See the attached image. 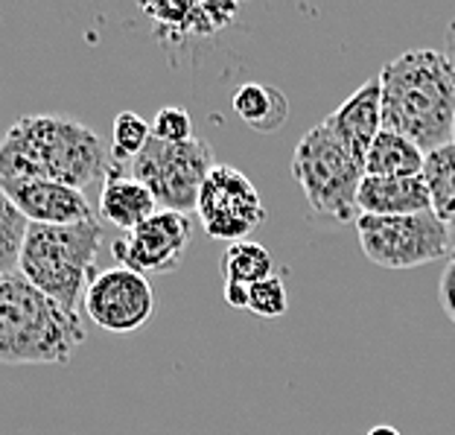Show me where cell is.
Returning <instances> with one entry per match:
<instances>
[{"mask_svg":"<svg viewBox=\"0 0 455 435\" xmlns=\"http://www.w3.org/2000/svg\"><path fill=\"white\" fill-rule=\"evenodd\" d=\"M149 141H152V123H147L134 111H120L114 117V132H111V164L129 167L149 147Z\"/></svg>","mask_w":455,"mask_h":435,"instance_id":"ffe728a7","label":"cell"},{"mask_svg":"<svg viewBox=\"0 0 455 435\" xmlns=\"http://www.w3.org/2000/svg\"><path fill=\"white\" fill-rule=\"evenodd\" d=\"M248 310L260 318H281L289 310V293L286 284L277 275L266 278V281L251 286V295H248Z\"/></svg>","mask_w":455,"mask_h":435,"instance_id":"7402d4cb","label":"cell"},{"mask_svg":"<svg viewBox=\"0 0 455 435\" xmlns=\"http://www.w3.org/2000/svg\"><path fill=\"white\" fill-rule=\"evenodd\" d=\"M275 275V261L268 248L254 240L231 243L222 254V278L225 284H243L254 286Z\"/></svg>","mask_w":455,"mask_h":435,"instance_id":"ac0fdd59","label":"cell"},{"mask_svg":"<svg viewBox=\"0 0 455 435\" xmlns=\"http://www.w3.org/2000/svg\"><path fill=\"white\" fill-rule=\"evenodd\" d=\"M108 170L102 138L68 114H24L0 147V179H44L82 190L106 181Z\"/></svg>","mask_w":455,"mask_h":435,"instance_id":"6da1fadb","label":"cell"},{"mask_svg":"<svg viewBox=\"0 0 455 435\" xmlns=\"http://www.w3.org/2000/svg\"><path fill=\"white\" fill-rule=\"evenodd\" d=\"M193 240L190 213L158 211L140 228L117 237L111 243V254L117 266H126L140 275H164L181 266V257Z\"/></svg>","mask_w":455,"mask_h":435,"instance_id":"9c48e42d","label":"cell"},{"mask_svg":"<svg viewBox=\"0 0 455 435\" xmlns=\"http://www.w3.org/2000/svg\"><path fill=\"white\" fill-rule=\"evenodd\" d=\"M423 164H427V152L418 143H411L397 132L382 129L365 155V175L409 179V175H423Z\"/></svg>","mask_w":455,"mask_h":435,"instance_id":"e0dca14e","label":"cell"},{"mask_svg":"<svg viewBox=\"0 0 455 435\" xmlns=\"http://www.w3.org/2000/svg\"><path fill=\"white\" fill-rule=\"evenodd\" d=\"M152 138L164 143H188L193 141V120L190 114L179 106H164L152 120Z\"/></svg>","mask_w":455,"mask_h":435,"instance_id":"603a6c76","label":"cell"},{"mask_svg":"<svg viewBox=\"0 0 455 435\" xmlns=\"http://www.w3.org/2000/svg\"><path fill=\"white\" fill-rule=\"evenodd\" d=\"M443 53H447V59L452 61V68H455V15L450 18V24H447V47H443Z\"/></svg>","mask_w":455,"mask_h":435,"instance_id":"484cf974","label":"cell"},{"mask_svg":"<svg viewBox=\"0 0 455 435\" xmlns=\"http://www.w3.org/2000/svg\"><path fill=\"white\" fill-rule=\"evenodd\" d=\"M382 129L397 132L423 152L452 143L455 132V68L447 53L415 47L379 70Z\"/></svg>","mask_w":455,"mask_h":435,"instance_id":"7a4b0ae2","label":"cell"},{"mask_svg":"<svg viewBox=\"0 0 455 435\" xmlns=\"http://www.w3.org/2000/svg\"><path fill=\"white\" fill-rule=\"evenodd\" d=\"M452 143H455V132H452Z\"/></svg>","mask_w":455,"mask_h":435,"instance_id":"f1b7e54d","label":"cell"},{"mask_svg":"<svg viewBox=\"0 0 455 435\" xmlns=\"http://www.w3.org/2000/svg\"><path fill=\"white\" fill-rule=\"evenodd\" d=\"M423 211H432V196L423 175H409V179L365 175L359 188V216H406Z\"/></svg>","mask_w":455,"mask_h":435,"instance_id":"9a60e30c","label":"cell"},{"mask_svg":"<svg viewBox=\"0 0 455 435\" xmlns=\"http://www.w3.org/2000/svg\"><path fill=\"white\" fill-rule=\"evenodd\" d=\"M450 261H455V222H450Z\"/></svg>","mask_w":455,"mask_h":435,"instance_id":"83f0119b","label":"cell"},{"mask_svg":"<svg viewBox=\"0 0 455 435\" xmlns=\"http://www.w3.org/2000/svg\"><path fill=\"white\" fill-rule=\"evenodd\" d=\"M423 181L432 196V211L443 222H455V143H447L427 155L423 164Z\"/></svg>","mask_w":455,"mask_h":435,"instance_id":"d6986e66","label":"cell"},{"mask_svg":"<svg viewBox=\"0 0 455 435\" xmlns=\"http://www.w3.org/2000/svg\"><path fill=\"white\" fill-rule=\"evenodd\" d=\"M213 167L216 161L208 141L193 138L188 143H164L152 138L149 147L129 164V173L147 184L164 211L190 213L196 211Z\"/></svg>","mask_w":455,"mask_h":435,"instance_id":"52a82bcc","label":"cell"},{"mask_svg":"<svg viewBox=\"0 0 455 435\" xmlns=\"http://www.w3.org/2000/svg\"><path fill=\"white\" fill-rule=\"evenodd\" d=\"M324 123L350 152L365 161L371 143H374L377 134L382 132V85H379V77H371L365 85H359Z\"/></svg>","mask_w":455,"mask_h":435,"instance_id":"4fadbf2b","label":"cell"},{"mask_svg":"<svg viewBox=\"0 0 455 435\" xmlns=\"http://www.w3.org/2000/svg\"><path fill=\"white\" fill-rule=\"evenodd\" d=\"M248 295H251V286L243 284H225V302L234 310H248Z\"/></svg>","mask_w":455,"mask_h":435,"instance_id":"d4e9b609","label":"cell"},{"mask_svg":"<svg viewBox=\"0 0 455 435\" xmlns=\"http://www.w3.org/2000/svg\"><path fill=\"white\" fill-rule=\"evenodd\" d=\"M29 222L24 213H20L6 196H0V272H18L20 266V254H24L27 246V234H29Z\"/></svg>","mask_w":455,"mask_h":435,"instance_id":"44dd1931","label":"cell"},{"mask_svg":"<svg viewBox=\"0 0 455 435\" xmlns=\"http://www.w3.org/2000/svg\"><path fill=\"white\" fill-rule=\"evenodd\" d=\"M158 199L152 196L147 184H140L129 167H120V164H111V170L106 175L100 188V216L106 222H111L120 231H134L147 220H152L158 213Z\"/></svg>","mask_w":455,"mask_h":435,"instance_id":"5bb4252c","label":"cell"},{"mask_svg":"<svg viewBox=\"0 0 455 435\" xmlns=\"http://www.w3.org/2000/svg\"><path fill=\"white\" fill-rule=\"evenodd\" d=\"M196 216L213 240L231 246L248 240V234L266 222V205L243 170L216 164L196 202Z\"/></svg>","mask_w":455,"mask_h":435,"instance_id":"ba28073f","label":"cell"},{"mask_svg":"<svg viewBox=\"0 0 455 435\" xmlns=\"http://www.w3.org/2000/svg\"><path fill=\"white\" fill-rule=\"evenodd\" d=\"M102 225L97 220L76 225H29L18 272L61 307L79 310L97 272Z\"/></svg>","mask_w":455,"mask_h":435,"instance_id":"277c9868","label":"cell"},{"mask_svg":"<svg viewBox=\"0 0 455 435\" xmlns=\"http://www.w3.org/2000/svg\"><path fill=\"white\" fill-rule=\"evenodd\" d=\"M368 435H403V432H400V430H395V427H388V423H379V427L368 430Z\"/></svg>","mask_w":455,"mask_h":435,"instance_id":"4316f807","label":"cell"},{"mask_svg":"<svg viewBox=\"0 0 455 435\" xmlns=\"http://www.w3.org/2000/svg\"><path fill=\"white\" fill-rule=\"evenodd\" d=\"M231 109L248 129L254 132H277L289 117V100L281 88L266 82H243L231 94Z\"/></svg>","mask_w":455,"mask_h":435,"instance_id":"2e32d148","label":"cell"},{"mask_svg":"<svg viewBox=\"0 0 455 435\" xmlns=\"http://www.w3.org/2000/svg\"><path fill=\"white\" fill-rule=\"evenodd\" d=\"M292 175L315 213L336 222L359 220V188L365 181V161L350 152L327 129V123H318L298 141Z\"/></svg>","mask_w":455,"mask_h":435,"instance_id":"5b68a950","label":"cell"},{"mask_svg":"<svg viewBox=\"0 0 455 435\" xmlns=\"http://www.w3.org/2000/svg\"><path fill=\"white\" fill-rule=\"evenodd\" d=\"M85 336L79 313L20 272L0 275V359L6 366H65Z\"/></svg>","mask_w":455,"mask_h":435,"instance_id":"3957f363","label":"cell"},{"mask_svg":"<svg viewBox=\"0 0 455 435\" xmlns=\"http://www.w3.org/2000/svg\"><path fill=\"white\" fill-rule=\"evenodd\" d=\"M0 193L33 225H76L94 220L85 193L44 179H0Z\"/></svg>","mask_w":455,"mask_h":435,"instance_id":"8fae6325","label":"cell"},{"mask_svg":"<svg viewBox=\"0 0 455 435\" xmlns=\"http://www.w3.org/2000/svg\"><path fill=\"white\" fill-rule=\"evenodd\" d=\"M438 298H441L443 313H447L450 322L455 325V261H447V266H443V275L438 284Z\"/></svg>","mask_w":455,"mask_h":435,"instance_id":"cb8c5ba5","label":"cell"},{"mask_svg":"<svg viewBox=\"0 0 455 435\" xmlns=\"http://www.w3.org/2000/svg\"><path fill=\"white\" fill-rule=\"evenodd\" d=\"M140 12L152 20L155 36L167 44L190 38H211L225 29L240 12V6L222 4H143Z\"/></svg>","mask_w":455,"mask_h":435,"instance_id":"7c38bea8","label":"cell"},{"mask_svg":"<svg viewBox=\"0 0 455 435\" xmlns=\"http://www.w3.org/2000/svg\"><path fill=\"white\" fill-rule=\"evenodd\" d=\"M88 318L108 334H134L155 313V295L147 275L132 272L126 266H111L91 281L85 293Z\"/></svg>","mask_w":455,"mask_h":435,"instance_id":"30bf717a","label":"cell"},{"mask_svg":"<svg viewBox=\"0 0 455 435\" xmlns=\"http://www.w3.org/2000/svg\"><path fill=\"white\" fill-rule=\"evenodd\" d=\"M354 225L362 252L382 269H415L450 254V225L435 211L406 216L362 213Z\"/></svg>","mask_w":455,"mask_h":435,"instance_id":"8992f818","label":"cell"}]
</instances>
